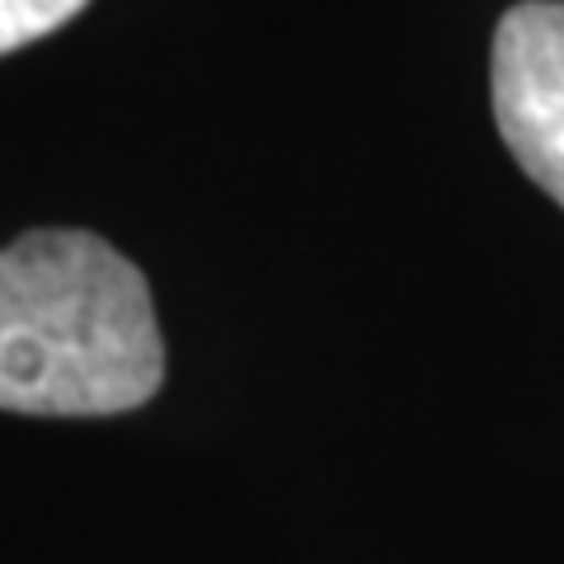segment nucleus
Here are the masks:
<instances>
[{"instance_id": "nucleus-2", "label": "nucleus", "mask_w": 564, "mask_h": 564, "mask_svg": "<svg viewBox=\"0 0 564 564\" xmlns=\"http://www.w3.org/2000/svg\"><path fill=\"white\" fill-rule=\"evenodd\" d=\"M489 85L503 147L564 207V0H522L503 14Z\"/></svg>"}, {"instance_id": "nucleus-1", "label": "nucleus", "mask_w": 564, "mask_h": 564, "mask_svg": "<svg viewBox=\"0 0 564 564\" xmlns=\"http://www.w3.org/2000/svg\"><path fill=\"white\" fill-rule=\"evenodd\" d=\"M165 381V339L132 259L90 231H29L0 250V410L99 419Z\"/></svg>"}, {"instance_id": "nucleus-3", "label": "nucleus", "mask_w": 564, "mask_h": 564, "mask_svg": "<svg viewBox=\"0 0 564 564\" xmlns=\"http://www.w3.org/2000/svg\"><path fill=\"white\" fill-rule=\"evenodd\" d=\"M90 6V0H0V57L33 39H47L52 29Z\"/></svg>"}]
</instances>
